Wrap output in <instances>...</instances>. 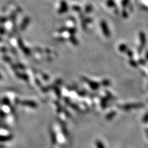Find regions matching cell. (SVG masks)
I'll list each match as a JSON object with an SVG mask.
<instances>
[{
	"instance_id": "cell-1",
	"label": "cell",
	"mask_w": 148,
	"mask_h": 148,
	"mask_svg": "<svg viewBox=\"0 0 148 148\" xmlns=\"http://www.w3.org/2000/svg\"><path fill=\"white\" fill-rule=\"evenodd\" d=\"M143 107H144V104L142 103H135V104H130L125 105L124 107V109L126 110H128L131 109H136V108H140Z\"/></svg>"
},
{
	"instance_id": "cell-2",
	"label": "cell",
	"mask_w": 148,
	"mask_h": 148,
	"mask_svg": "<svg viewBox=\"0 0 148 148\" xmlns=\"http://www.w3.org/2000/svg\"><path fill=\"white\" fill-rule=\"evenodd\" d=\"M139 39L140 42V46L139 47L141 49H143L144 47L145 46L146 43V38L144 33L140 32L139 33Z\"/></svg>"
},
{
	"instance_id": "cell-3",
	"label": "cell",
	"mask_w": 148,
	"mask_h": 148,
	"mask_svg": "<svg viewBox=\"0 0 148 148\" xmlns=\"http://www.w3.org/2000/svg\"><path fill=\"white\" fill-rule=\"evenodd\" d=\"M101 27H102V29H103V33L105 35V36L106 37H109L110 36L109 30V28L108 27V25L107 23L105 22H104V21H103V22H102L101 23Z\"/></svg>"
},
{
	"instance_id": "cell-4",
	"label": "cell",
	"mask_w": 148,
	"mask_h": 148,
	"mask_svg": "<svg viewBox=\"0 0 148 148\" xmlns=\"http://www.w3.org/2000/svg\"><path fill=\"white\" fill-rule=\"evenodd\" d=\"M61 8H60V10L59 11V12H61V13H62V12H65L66 10H67V7H66V3H65V2H62V3H61Z\"/></svg>"
},
{
	"instance_id": "cell-5",
	"label": "cell",
	"mask_w": 148,
	"mask_h": 148,
	"mask_svg": "<svg viewBox=\"0 0 148 148\" xmlns=\"http://www.w3.org/2000/svg\"><path fill=\"white\" fill-rule=\"evenodd\" d=\"M119 50L121 52H126L127 51V47L126 45H121L119 46Z\"/></svg>"
},
{
	"instance_id": "cell-6",
	"label": "cell",
	"mask_w": 148,
	"mask_h": 148,
	"mask_svg": "<svg viewBox=\"0 0 148 148\" xmlns=\"http://www.w3.org/2000/svg\"><path fill=\"white\" fill-rule=\"evenodd\" d=\"M96 144H97V148H105L103 144L100 141H97Z\"/></svg>"
},
{
	"instance_id": "cell-7",
	"label": "cell",
	"mask_w": 148,
	"mask_h": 148,
	"mask_svg": "<svg viewBox=\"0 0 148 148\" xmlns=\"http://www.w3.org/2000/svg\"><path fill=\"white\" fill-rule=\"evenodd\" d=\"M143 122H148V113H147L144 116V118H143Z\"/></svg>"
},
{
	"instance_id": "cell-8",
	"label": "cell",
	"mask_w": 148,
	"mask_h": 148,
	"mask_svg": "<svg viewBox=\"0 0 148 148\" xmlns=\"http://www.w3.org/2000/svg\"><path fill=\"white\" fill-rule=\"evenodd\" d=\"M107 4L109 6L113 7L114 6V2L113 0H109L107 2Z\"/></svg>"
},
{
	"instance_id": "cell-9",
	"label": "cell",
	"mask_w": 148,
	"mask_h": 148,
	"mask_svg": "<svg viewBox=\"0 0 148 148\" xmlns=\"http://www.w3.org/2000/svg\"><path fill=\"white\" fill-rule=\"evenodd\" d=\"M129 2V0H123L122 2V5L124 7H126L128 3Z\"/></svg>"
},
{
	"instance_id": "cell-10",
	"label": "cell",
	"mask_w": 148,
	"mask_h": 148,
	"mask_svg": "<svg viewBox=\"0 0 148 148\" xmlns=\"http://www.w3.org/2000/svg\"><path fill=\"white\" fill-rule=\"evenodd\" d=\"M130 64H131V65L132 66H137V63L134 60H130Z\"/></svg>"
},
{
	"instance_id": "cell-11",
	"label": "cell",
	"mask_w": 148,
	"mask_h": 148,
	"mask_svg": "<svg viewBox=\"0 0 148 148\" xmlns=\"http://www.w3.org/2000/svg\"><path fill=\"white\" fill-rule=\"evenodd\" d=\"M126 52H127V53L128 56H129L130 57H132V56H133V53H132V52L131 50H127V51Z\"/></svg>"
},
{
	"instance_id": "cell-12",
	"label": "cell",
	"mask_w": 148,
	"mask_h": 148,
	"mask_svg": "<svg viewBox=\"0 0 148 148\" xmlns=\"http://www.w3.org/2000/svg\"><path fill=\"white\" fill-rule=\"evenodd\" d=\"M145 57H146V60H148V51L147 52V53H146Z\"/></svg>"
}]
</instances>
